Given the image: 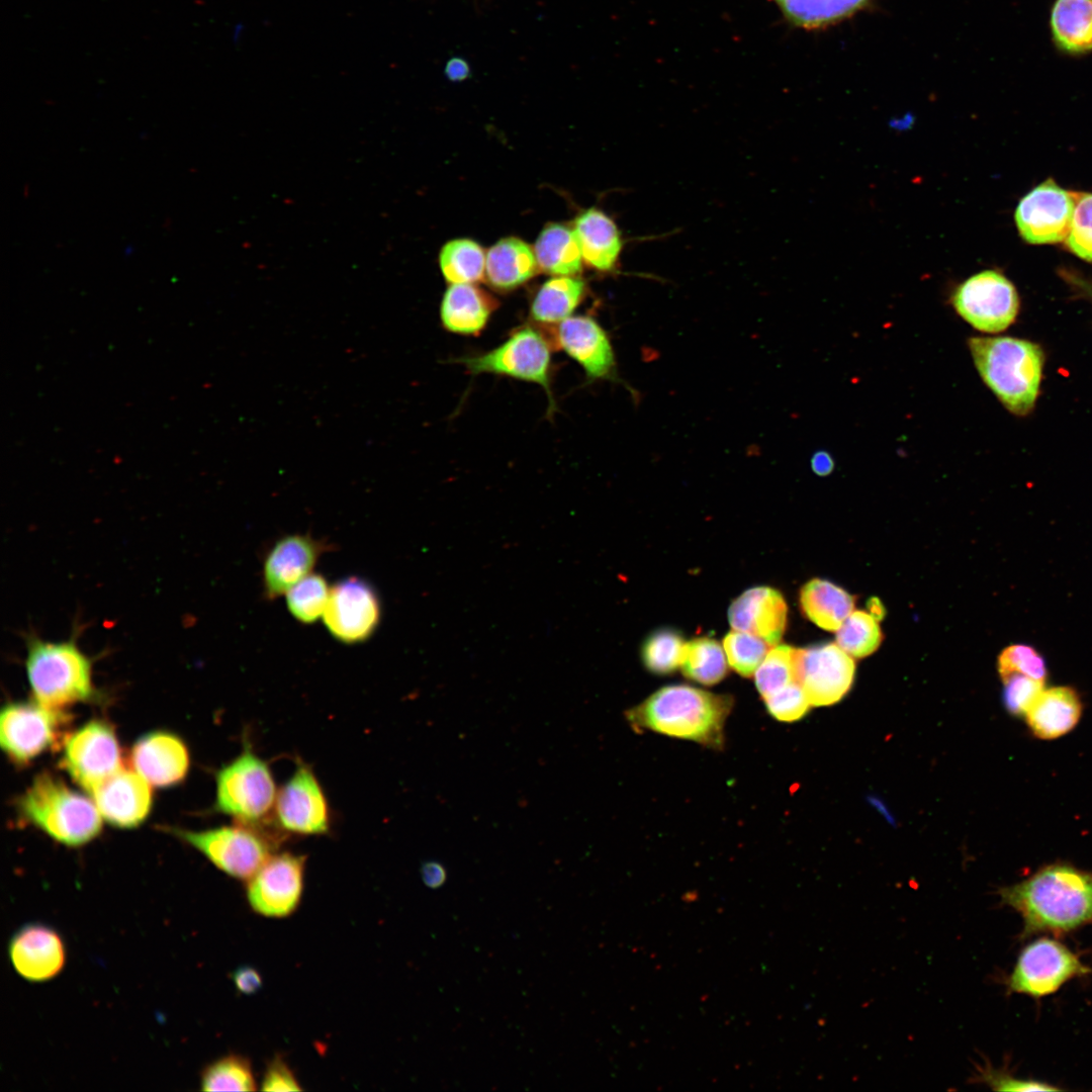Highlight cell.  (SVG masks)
<instances>
[{"instance_id": "obj_1", "label": "cell", "mask_w": 1092, "mask_h": 1092, "mask_svg": "<svg viewBox=\"0 0 1092 1092\" xmlns=\"http://www.w3.org/2000/svg\"><path fill=\"white\" fill-rule=\"evenodd\" d=\"M1001 903L1020 914V937L1065 935L1092 924V873L1056 862L1000 889Z\"/></svg>"}, {"instance_id": "obj_2", "label": "cell", "mask_w": 1092, "mask_h": 1092, "mask_svg": "<svg viewBox=\"0 0 1092 1092\" xmlns=\"http://www.w3.org/2000/svg\"><path fill=\"white\" fill-rule=\"evenodd\" d=\"M733 699L687 685H670L625 712L633 729L652 730L671 737L720 748L724 724Z\"/></svg>"}, {"instance_id": "obj_3", "label": "cell", "mask_w": 1092, "mask_h": 1092, "mask_svg": "<svg viewBox=\"0 0 1092 1092\" xmlns=\"http://www.w3.org/2000/svg\"><path fill=\"white\" fill-rule=\"evenodd\" d=\"M968 346L982 380L1016 416H1026L1039 393L1044 355L1039 345L1013 337H971Z\"/></svg>"}, {"instance_id": "obj_4", "label": "cell", "mask_w": 1092, "mask_h": 1092, "mask_svg": "<svg viewBox=\"0 0 1092 1092\" xmlns=\"http://www.w3.org/2000/svg\"><path fill=\"white\" fill-rule=\"evenodd\" d=\"M21 817L53 839L81 846L101 831L102 816L92 798L69 788L62 780L42 772L17 801Z\"/></svg>"}, {"instance_id": "obj_5", "label": "cell", "mask_w": 1092, "mask_h": 1092, "mask_svg": "<svg viewBox=\"0 0 1092 1092\" xmlns=\"http://www.w3.org/2000/svg\"><path fill=\"white\" fill-rule=\"evenodd\" d=\"M25 669L33 700L53 710L86 702L95 696L92 663L74 640L27 639Z\"/></svg>"}, {"instance_id": "obj_6", "label": "cell", "mask_w": 1092, "mask_h": 1092, "mask_svg": "<svg viewBox=\"0 0 1092 1092\" xmlns=\"http://www.w3.org/2000/svg\"><path fill=\"white\" fill-rule=\"evenodd\" d=\"M215 808L237 823L265 827L274 816L277 789L268 763L247 744L216 774Z\"/></svg>"}, {"instance_id": "obj_7", "label": "cell", "mask_w": 1092, "mask_h": 1092, "mask_svg": "<svg viewBox=\"0 0 1092 1092\" xmlns=\"http://www.w3.org/2000/svg\"><path fill=\"white\" fill-rule=\"evenodd\" d=\"M172 833L201 852L233 878L249 880L273 854L278 839L264 827L238 823L205 830L172 829Z\"/></svg>"}, {"instance_id": "obj_8", "label": "cell", "mask_w": 1092, "mask_h": 1092, "mask_svg": "<svg viewBox=\"0 0 1092 1092\" xmlns=\"http://www.w3.org/2000/svg\"><path fill=\"white\" fill-rule=\"evenodd\" d=\"M1091 973L1092 969L1066 944L1040 937L1021 949L1005 985L1009 994L1039 999L1055 994L1071 980Z\"/></svg>"}, {"instance_id": "obj_9", "label": "cell", "mask_w": 1092, "mask_h": 1092, "mask_svg": "<svg viewBox=\"0 0 1092 1092\" xmlns=\"http://www.w3.org/2000/svg\"><path fill=\"white\" fill-rule=\"evenodd\" d=\"M551 345L532 327H523L494 349L458 360L471 374L491 373L536 383L545 390L551 406Z\"/></svg>"}, {"instance_id": "obj_10", "label": "cell", "mask_w": 1092, "mask_h": 1092, "mask_svg": "<svg viewBox=\"0 0 1092 1092\" xmlns=\"http://www.w3.org/2000/svg\"><path fill=\"white\" fill-rule=\"evenodd\" d=\"M69 718L65 711L47 708L34 700L5 705L0 716V743L8 758L26 764L64 744Z\"/></svg>"}, {"instance_id": "obj_11", "label": "cell", "mask_w": 1092, "mask_h": 1092, "mask_svg": "<svg viewBox=\"0 0 1092 1092\" xmlns=\"http://www.w3.org/2000/svg\"><path fill=\"white\" fill-rule=\"evenodd\" d=\"M956 312L983 333H999L1010 327L1019 310L1013 283L997 270L980 271L956 286L950 295Z\"/></svg>"}, {"instance_id": "obj_12", "label": "cell", "mask_w": 1092, "mask_h": 1092, "mask_svg": "<svg viewBox=\"0 0 1092 1092\" xmlns=\"http://www.w3.org/2000/svg\"><path fill=\"white\" fill-rule=\"evenodd\" d=\"M62 762L72 779L89 794L123 767L113 727L104 720L95 719L68 734Z\"/></svg>"}, {"instance_id": "obj_13", "label": "cell", "mask_w": 1092, "mask_h": 1092, "mask_svg": "<svg viewBox=\"0 0 1092 1092\" xmlns=\"http://www.w3.org/2000/svg\"><path fill=\"white\" fill-rule=\"evenodd\" d=\"M332 637L345 644L369 639L381 620V603L372 584L358 576H349L331 586L323 616Z\"/></svg>"}, {"instance_id": "obj_14", "label": "cell", "mask_w": 1092, "mask_h": 1092, "mask_svg": "<svg viewBox=\"0 0 1092 1092\" xmlns=\"http://www.w3.org/2000/svg\"><path fill=\"white\" fill-rule=\"evenodd\" d=\"M274 819L284 833L323 835L330 831L328 799L307 764L299 761L292 776L278 790Z\"/></svg>"}, {"instance_id": "obj_15", "label": "cell", "mask_w": 1092, "mask_h": 1092, "mask_svg": "<svg viewBox=\"0 0 1092 1092\" xmlns=\"http://www.w3.org/2000/svg\"><path fill=\"white\" fill-rule=\"evenodd\" d=\"M305 859L291 852L270 855L247 880V899L252 909L273 918L293 913L303 892Z\"/></svg>"}, {"instance_id": "obj_16", "label": "cell", "mask_w": 1092, "mask_h": 1092, "mask_svg": "<svg viewBox=\"0 0 1092 1092\" xmlns=\"http://www.w3.org/2000/svg\"><path fill=\"white\" fill-rule=\"evenodd\" d=\"M1076 193L1053 179L1038 184L1023 196L1014 212L1020 237L1033 245L1064 242L1070 232Z\"/></svg>"}, {"instance_id": "obj_17", "label": "cell", "mask_w": 1092, "mask_h": 1092, "mask_svg": "<svg viewBox=\"0 0 1092 1092\" xmlns=\"http://www.w3.org/2000/svg\"><path fill=\"white\" fill-rule=\"evenodd\" d=\"M796 678L811 706H829L849 691L855 665L837 643L796 648Z\"/></svg>"}, {"instance_id": "obj_18", "label": "cell", "mask_w": 1092, "mask_h": 1092, "mask_svg": "<svg viewBox=\"0 0 1092 1092\" xmlns=\"http://www.w3.org/2000/svg\"><path fill=\"white\" fill-rule=\"evenodd\" d=\"M331 546L308 534H288L267 551L262 566V584L267 600H276L312 573L322 555Z\"/></svg>"}, {"instance_id": "obj_19", "label": "cell", "mask_w": 1092, "mask_h": 1092, "mask_svg": "<svg viewBox=\"0 0 1092 1092\" xmlns=\"http://www.w3.org/2000/svg\"><path fill=\"white\" fill-rule=\"evenodd\" d=\"M89 795L102 818L119 828L142 824L153 803L151 785L134 769L124 767L97 785Z\"/></svg>"}, {"instance_id": "obj_20", "label": "cell", "mask_w": 1092, "mask_h": 1092, "mask_svg": "<svg viewBox=\"0 0 1092 1092\" xmlns=\"http://www.w3.org/2000/svg\"><path fill=\"white\" fill-rule=\"evenodd\" d=\"M555 341L589 379L614 378V350L606 331L594 317L574 315L565 318L556 328Z\"/></svg>"}, {"instance_id": "obj_21", "label": "cell", "mask_w": 1092, "mask_h": 1092, "mask_svg": "<svg viewBox=\"0 0 1092 1092\" xmlns=\"http://www.w3.org/2000/svg\"><path fill=\"white\" fill-rule=\"evenodd\" d=\"M9 958L15 971L30 982L55 978L64 968L66 951L59 933L43 924H27L12 936Z\"/></svg>"}, {"instance_id": "obj_22", "label": "cell", "mask_w": 1092, "mask_h": 1092, "mask_svg": "<svg viewBox=\"0 0 1092 1092\" xmlns=\"http://www.w3.org/2000/svg\"><path fill=\"white\" fill-rule=\"evenodd\" d=\"M130 763L151 786L166 788L179 784L189 768V753L184 742L166 731L141 737L130 750Z\"/></svg>"}, {"instance_id": "obj_23", "label": "cell", "mask_w": 1092, "mask_h": 1092, "mask_svg": "<svg viewBox=\"0 0 1092 1092\" xmlns=\"http://www.w3.org/2000/svg\"><path fill=\"white\" fill-rule=\"evenodd\" d=\"M787 613L786 601L779 590L756 586L731 603L728 620L733 630L750 633L775 646L784 635Z\"/></svg>"}, {"instance_id": "obj_24", "label": "cell", "mask_w": 1092, "mask_h": 1092, "mask_svg": "<svg viewBox=\"0 0 1092 1092\" xmlns=\"http://www.w3.org/2000/svg\"><path fill=\"white\" fill-rule=\"evenodd\" d=\"M496 300L472 283L451 284L445 291L440 318L443 327L455 334L476 336L488 323Z\"/></svg>"}, {"instance_id": "obj_25", "label": "cell", "mask_w": 1092, "mask_h": 1092, "mask_svg": "<svg viewBox=\"0 0 1092 1092\" xmlns=\"http://www.w3.org/2000/svg\"><path fill=\"white\" fill-rule=\"evenodd\" d=\"M582 260L601 271L614 270L623 249L621 233L615 221L601 209L592 207L580 212L574 220Z\"/></svg>"}, {"instance_id": "obj_26", "label": "cell", "mask_w": 1092, "mask_h": 1092, "mask_svg": "<svg viewBox=\"0 0 1092 1092\" xmlns=\"http://www.w3.org/2000/svg\"><path fill=\"white\" fill-rule=\"evenodd\" d=\"M538 270L534 250L519 238L500 239L487 251L485 279L494 289L513 290L533 278Z\"/></svg>"}, {"instance_id": "obj_27", "label": "cell", "mask_w": 1092, "mask_h": 1092, "mask_svg": "<svg viewBox=\"0 0 1092 1092\" xmlns=\"http://www.w3.org/2000/svg\"><path fill=\"white\" fill-rule=\"evenodd\" d=\"M1082 713L1077 692L1070 687L1043 690L1026 713L1032 733L1041 739H1055L1071 731Z\"/></svg>"}, {"instance_id": "obj_28", "label": "cell", "mask_w": 1092, "mask_h": 1092, "mask_svg": "<svg viewBox=\"0 0 1092 1092\" xmlns=\"http://www.w3.org/2000/svg\"><path fill=\"white\" fill-rule=\"evenodd\" d=\"M534 252L539 269L553 276H576L582 256L574 229L550 222L538 236Z\"/></svg>"}, {"instance_id": "obj_29", "label": "cell", "mask_w": 1092, "mask_h": 1092, "mask_svg": "<svg viewBox=\"0 0 1092 1092\" xmlns=\"http://www.w3.org/2000/svg\"><path fill=\"white\" fill-rule=\"evenodd\" d=\"M1053 40L1063 52L1092 51V0H1056L1051 12Z\"/></svg>"}, {"instance_id": "obj_30", "label": "cell", "mask_w": 1092, "mask_h": 1092, "mask_svg": "<svg viewBox=\"0 0 1092 1092\" xmlns=\"http://www.w3.org/2000/svg\"><path fill=\"white\" fill-rule=\"evenodd\" d=\"M800 603L805 616L827 631H837L854 609L851 595L820 578H814L802 587Z\"/></svg>"}, {"instance_id": "obj_31", "label": "cell", "mask_w": 1092, "mask_h": 1092, "mask_svg": "<svg viewBox=\"0 0 1092 1092\" xmlns=\"http://www.w3.org/2000/svg\"><path fill=\"white\" fill-rule=\"evenodd\" d=\"M585 283L576 276H554L536 291L530 305L534 322L559 324L571 316L585 295Z\"/></svg>"}, {"instance_id": "obj_32", "label": "cell", "mask_w": 1092, "mask_h": 1092, "mask_svg": "<svg viewBox=\"0 0 1092 1092\" xmlns=\"http://www.w3.org/2000/svg\"><path fill=\"white\" fill-rule=\"evenodd\" d=\"M486 256L482 247L470 239L446 243L439 254V265L450 284L475 283L484 277Z\"/></svg>"}, {"instance_id": "obj_33", "label": "cell", "mask_w": 1092, "mask_h": 1092, "mask_svg": "<svg viewBox=\"0 0 1092 1092\" xmlns=\"http://www.w3.org/2000/svg\"><path fill=\"white\" fill-rule=\"evenodd\" d=\"M724 648L709 637L695 638L686 642L680 664L684 675L705 686L720 682L728 667Z\"/></svg>"}, {"instance_id": "obj_34", "label": "cell", "mask_w": 1092, "mask_h": 1092, "mask_svg": "<svg viewBox=\"0 0 1092 1092\" xmlns=\"http://www.w3.org/2000/svg\"><path fill=\"white\" fill-rule=\"evenodd\" d=\"M868 0H782L780 7L794 24L818 27L841 19L866 4Z\"/></svg>"}, {"instance_id": "obj_35", "label": "cell", "mask_w": 1092, "mask_h": 1092, "mask_svg": "<svg viewBox=\"0 0 1092 1092\" xmlns=\"http://www.w3.org/2000/svg\"><path fill=\"white\" fill-rule=\"evenodd\" d=\"M330 592L325 576L312 572L285 594L287 609L299 623L312 624L324 616Z\"/></svg>"}, {"instance_id": "obj_36", "label": "cell", "mask_w": 1092, "mask_h": 1092, "mask_svg": "<svg viewBox=\"0 0 1092 1092\" xmlns=\"http://www.w3.org/2000/svg\"><path fill=\"white\" fill-rule=\"evenodd\" d=\"M203 1091H254L256 1081L250 1062L230 1055L209 1065L202 1073Z\"/></svg>"}, {"instance_id": "obj_37", "label": "cell", "mask_w": 1092, "mask_h": 1092, "mask_svg": "<svg viewBox=\"0 0 1092 1092\" xmlns=\"http://www.w3.org/2000/svg\"><path fill=\"white\" fill-rule=\"evenodd\" d=\"M881 642L877 617L863 611H853L836 631V643L853 657L872 654Z\"/></svg>"}, {"instance_id": "obj_38", "label": "cell", "mask_w": 1092, "mask_h": 1092, "mask_svg": "<svg viewBox=\"0 0 1092 1092\" xmlns=\"http://www.w3.org/2000/svg\"><path fill=\"white\" fill-rule=\"evenodd\" d=\"M686 642L679 632L662 628L652 632L643 643L641 655L645 667L655 674H668L681 664Z\"/></svg>"}, {"instance_id": "obj_39", "label": "cell", "mask_w": 1092, "mask_h": 1092, "mask_svg": "<svg viewBox=\"0 0 1092 1092\" xmlns=\"http://www.w3.org/2000/svg\"><path fill=\"white\" fill-rule=\"evenodd\" d=\"M795 652L796 648L786 644L769 649L754 672L755 686L763 699L797 681Z\"/></svg>"}, {"instance_id": "obj_40", "label": "cell", "mask_w": 1092, "mask_h": 1092, "mask_svg": "<svg viewBox=\"0 0 1092 1092\" xmlns=\"http://www.w3.org/2000/svg\"><path fill=\"white\" fill-rule=\"evenodd\" d=\"M772 646L747 632L733 630L723 639L730 666L742 676H751Z\"/></svg>"}, {"instance_id": "obj_41", "label": "cell", "mask_w": 1092, "mask_h": 1092, "mask_svg": "<svg viewBox=\"0 0 1092 1092\" xmlns=\"http://www.w3.org/2000/svg\"><path fill=\"white\" fill-rule=\"evenodd\" d=\"M998 671L1002 679L1012 673H1021L1044 681L1048 675L1043 657L1026 644L1006 647L998 657Z\"/></svg>"}, {"instance_id": "obj_42", "label": "cell", "mask_w": 1092, "mask_h": 1092, "mask_svg": "<svg viewBox=\"0 0 1092 1092\" xmlns=\"http://www.w3.org/2000/svg\"><path fill=\"white\" fill-rule=\"evenodd\" d=\"M1065 243L1076 256L1092 263V193H1076L1072 223Z\"/></svg>"}, {"instance_id": "obj_43", "label": "cell", "mask_w": 1092, "mask_h": 1092, "mask_svg": "<svg viewBox=\"0 0 1092 1092\" xmlns=\"http://www.w3.org/2000/svg\"><path fill=\"white\" fill-rule=\"evenodd\" d=\"M1002 680L1005 707L1015 716L1026 715L1044 688V681L1021 673H1012Z\"/></svg>"}, {"instance_id": "obj_44", "label": "cell", "mask_w": 1092, "mask_h": 1092, "mask_svg": "<svg viewBox=\"0 0 1092 1092\" xmlns=\"http://www.w3.org/2000/svg\"><path fill=\"white\" fill-rule=\"evenodd\" d=\"M768 713L779 721L793 722L803 718L811 704L795 681L763 699Z\"/></svg>"}, {"instance_id": "obj_45", "label": "cell", "mask_w": 1092, "mask_h": 1092, "mask_svg": "<svg viewBox=\"0 0 1092 1092\" xmlns=\"http://www.w3.org/2000/svg\"><path fill=\"white\" fill-rule=\"evenodd\" d=\"M978 1081L998 1091H1058L1061 1088L1037 1080L1018 1079L1003 1069L985 1066L978 1069Z\"/></svg>"}, {"instance_id": "obj_46", "label": "cell", "mask_w": 1092, "mask_h": 1092, "mask_svg": "<svg viewBox=\"0 0 1092 1092\" xmlns=\"http://www.w3.org/2000/svg\"><path fill=\"white\" fill-rule=\"evenodd\" d=\"M264 1091L301 1090L291 1069L281 1059L273 1060L267 1067L262 1081Z\"/></svg>"}, {"instance_id": "obj_47", "label": "cell", "mask_w": 1092, "mask_h": 1092, "mask_svg": "<svg viewBox=\"0 0 1092 1092\" xmlns=\"http://www.w3.org/2000/svg\"><path fill=\"white\" fill-rule=\"evenodd\" d=\"M236 988L245 995L256 993L262 987L260 973L249 966L237 969L233 976Z\"/></svg>"}, {"instance_id": "obj_48", "label": "cell", "mask_w": 1092, "mask_h": 1092, "mask_svg": "<svg viewBox=\"0 0 1092 1092\" xmlns=\"http://www.w3.org/2000/svg\"><path fill=\"white\" fill-rule=\"evenodd\" d=\"M421 877L427 887L438 889L445 884L447 872L445 867L439 861L428 860L423 862L421 867Z\"/></svg>"}, {"instance_id": "obj_49", "label": "cell", "mask_w": 1092, "mask_h": 1092, "mask_svg": "<svg viewBox=\"0 0 1092 1092\" xmlns=\"http://www.w3.org/2000/svg\"><path fill=\"white\" fill-rule=\"evenodd\" d=\"M445 75L453 82L464 81L470 76V66L463 58L453 57L445 65Z\"/></svg>"}, {"instance_id": "obj_50", "label": "cell", "mask_w": 1092, "mask_h": 1092, "mask_svg": "<svg viewBox=\"0 0 1092 1092\" xmlns=\"http://www.w3.org/2000/svg\"><path fill=\"white\" fill-rule=\"evenodd\" d=\"M811 468L815 474L819 476H826L830 474L834 468V461L832 456L824 450L815 452L811 458Z\"/></svg>"}, {"instance_id": "obj_51", "label": "cell", "mask_w": 1092, "mask_h": 1092, "mask_svg": "<svg viewBox=\"0 0 1092 1092\" xmlns=\"http://www.w3.org/2000/svg\"><path fill=\"white\" fill-rule=\"evenodd\" d=\"M781 1H782V0H777V2H778V3H779V2H781Z\"/></svg>"}]
</instances>
